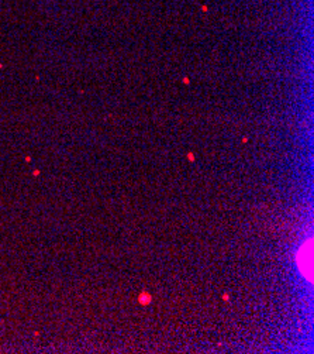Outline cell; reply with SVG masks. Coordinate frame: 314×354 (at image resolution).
Listing matches in <instances>:
<instances>
[{"instance_id":"cell-2","label":"cell","mask_w":314,"mask_h":354,"mask_svg":"<svg viewBox=\"0 0 314 354\" xmlns=\"http://www.w3.org/2000/svg\"><path fill=\"white\" fill-rule=\"evenodd\" d=\"M151 299H153V297L148 292H141V295L138 297V302L143 306H147L148 304H151Z\"/></svg>"},{"instance_id":"cell-1","label":"cell","mask_w":314,"mask_h":354,"mask_svg":"<svg viewBox=\"0 0 314 354\" xmlns=\"http://www.w3.org/2000/svg\"><path fill=\"white\" fill-rule=\"evenodd\" d=\"M296 264L299 271L308 281L313 279V240L308 239L296 254Z\"/></svg>"}]
</instances>
